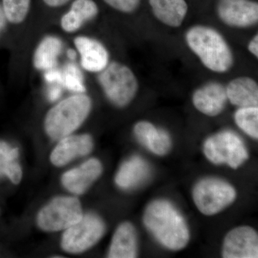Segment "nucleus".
Listing matches in <instances>:
<instances>
[{
	"label": "nucleus",
	"mask_w": 258,
	"mask_h": 258,
	"mask_svg": "<svg viewBox=\"0 0 258 258\" xmlns=\"http://www.w3.org/2000/svg\"><path fill=\"white\" fill-rule=\"evenodd\" d=\"M227 101L226 88L217 81L205 83L192 95V103L195 108L200 113L210 117L221 114Z\"/></svg>",
	"instance_id": "obj_12"
},
{
	"label": "nucleus",
	"mask_w": 258,
	"mask_h": 258,
	"mask_svg": "<svg viewBox=\"0 0 258 258\" xmlns=\"http://www.w3.org/2000/svg\"><path fill=\"white\" fill-rule=\"evenodd\" d=\"M93 147V139L88 134L68 136L61 139L52 151L51 162L57 166L66 165L76 158L88 155Z\"/></svg>",
	"instance_id": "obj_13"
},
{
	"label": "nucleus",
	"mask_w": 258,
	"mask_h": 258,
	"mask_svg": "<svg viewBox=\"0 0 258 258\" xmlns=\"http://www.w3.org/2000/svg\"><path fill=\"white\" fill-rule=\"evenodd\" d=\"M30 5L31 0H3L2 6L8 23L20 25L26 20Z\"/></svg>",
	"instance_id": "obj_23"
},
{
	"label": "nucleus",
	"mask_w": 258,
	"mask_h": 258,
	"mask_svg": "<svg viewBox=\"0 0 258 258\" xmlns=\"http://www.w3.org/2000/svg\"><path fill=\"white\" fill-rule=\"evenodd\" d=\"M74 44L79 54L81 67L87 72L99 74L109 64V52L96 38L80 35L75 37Z\"/></svg>",
	"instance_id": "obj_11"
},
{
	"label": "nucleus",
	"mask_w": 258,
	"mask_h": 258,
	"mask_svg": "<svg viewBox=\"0 0 258 258\" xmlns=\"http://www.w3.org/2000/svg\"><path fill=\"white\" fill-rule=\"evenodd\" d=\"M69 1L70 0H43L47 6L52 8H60V7L67 4Z\"/></svg>",
	"instance_id": "obj_28"
},
{
	"label": "nucleus",
	"mask_w": 258,
	"mask_h": 258,
	"mask_svg": "<svg viewBox=\"0 0 258 258\" xmlns=\"http://www.w3.org/2000/svg\"><path fill=\"white\" fill-rule=\"evenodd\" d=\"M83 216L81 205L77 198L60 197L42 209L37 216V225L42 230L57 232L74 225Z\"/></svg>",
	"instance_id": "obj_7"
},
{
	"label": "nucleus",
	"mask_w": 258,
	"mask_h": 258,
	"mask_svg": "<svg viewBox=\"0 0 258 258\" xmlns=\"http://www.w3.org/2000/svg\"><path fill=\"white\" fill-rule=\"evenodd\" d=\"M225 88L231 104L238 108L258 107V86L254 79L247 76L237 77Z\"/></svg>",
	"instance_id": "obj_17"
},
{
	"label": "nucleus",
	"mask_w": 258,
	"mask_h": 258,
	"mask_svg": "<svg viewBox=\"0 0 258 258\" xmlns=\"http://www.w3.org/2000/svg\"><path fill=\"white\" fill-rule=\"evenodd\" d=\"M134 134L139 143L160 157L167 154L172 146L169 134L147 120H141L136 123Z\"/></svg>",
	"instance_id": "obj_15"
},
{
	"label": "nucleus",
	"mask_w": 258,
	"mask_h": 258,
	"mask_svg": "<svg viewBox=\"0 0 258 258\" xmlns=\"http://www.w3.org/2000/svg\"><path fill=\"white\" fill-rule=\"evenodd\" d=\"M138 253V242L135 227L130 222L118 226L112 238L108 257L134 258Z\"/></svg>",
	"instance_id": "obj_18"
},
{
	"label": "nucleus",
	"mask_w": 258,
	"mask_h": 258,
	"mask_svg": "<svg viewBox=\"0 0 258 258\" xmlns=\"http://www.w3.org/2000/svg\"><path fill=\"white\" fill-rule=\"evenodd\" d=\"M106 4L120 13H134L138 9L142 0H103Z\"/></svg>",
	"instance_id": "obj_25"
},
{
	"label": "nucleus",
	"mask_w": 258,
	"mask_h": 258,
	"mask_svg": "<svg viewBox=\"0 0 258 258\" xmlns=\"http://www.w3.org/2000/svg\"><path fill=\"white\" fill-rule=\"evenodd\" d=\"M91 108L92 100L84 92L64 98L47 112L44 121L45 132L54 140L71 135L87 119Z\"/></svg>",
	"instance_id": "obj_3"
},
{
	"label": "nucleus",
	"mask_w": 258,
	"mask_h": 258,
	"mask_svg": "<svg viewBox=\"0 0 258 258\" xmlns=\"http://www.w3.org/2000/svg\"><path fill=\"white\" fill-rule=\"evenodd\" d=\"M225 258L258 257V235L249 226L235 227L226 235L222 244Z\"/></svg>",
	"instance_id": "obj_10"
},
{
	"label": "nucleus",
	"mask_w": 258,
	"mask_h": 258,
	"mask_svg": "<svg viewBox=\"0 0 258 258\" xmlns=\"http://www.w3.org/2000/svg\"><path fill=\"white\" fill-rule=\"evenodd\" d=\"M217 13L231 28H250L258 22V4L252 0H218Z\"/></svg>",
	"instance_id": "obj_9"
},
{
	"label": "nucleus",
	"mask_w": 258,
	"mask_h": 258,
	"mask_svg": "<svg viewBox=\"0 0 258 258\" xmlns=\"http://www.w3.org/2000/svg\"><path fill=\"white\" fill-rule=\"evenodd\" d=\"M103 167L98 159H91L79 167L64 173L62 183L71 192L81 195L84 193L101 175Z\"/></svg>",
	"instance_id": "obj_14"
},
{
	"label": "nucleus",
	"mask_w": 258,
	"mask_h": 258,
	"mask_svg": "<svg viewBox=\"0 0 258 258\" xmlns=\"http://www.w3.org/2000/svg\"><path fill=\"white\" fill-rule=\"evenodd\" d=\"M247 49H248L249 52L251 54H252L257 58L258 57V35L256 34L255 35L252 39L249 42L248 45H247Z\"/></svg>",
	"instance_id": "obj_27"
},
{
	"label": "nucleus",
	"mask_w": 258,
	"mask_h": 258,
	"mask_svg": "<svg viewBox=\"0 0 258 258\" xmlns=\"http://www.w3.org/2000/svg\"><path fill=\"white\" fill-rule=\"evenodd\" d=\"M237 198L234 186L216 177L204 178L194 186L192 199L199 211L212 216L228 208Z\"/></svg>",
	"instance_id": "obj_6"
},
{
	"label": "nucleus",
	"mask_w": 258,
	"mask_h": 258,
	"mask_svg": "<svg viewBox=\"0 0 258 258\" xmlns=\"http://www.w3.org/2000/svg\"><path fill=\"white\" fill-rule=\"evenodd\" d=\"M99 13L93 0H75L71 8L60 19V28L68 34L76 33Z\"/></svg>",
	"instance_id": "obj_16"
},
{
	"label": "nucleus",
	"mask_w": 258,
	"mask_h": 258,
	"mask_svg": "<svg viewBox=\"0 0 258 258\" xmlns=\"http://www.w3.org/2000/svg\"><path fill=\"white\" fill-rule=\"evenodd\" d=\"M8 23H8L6 16H5L3 6H2V5H0V36H1L3 32H4Z\"/></svg>",
	"instance_id": "obj_29"
},
{
	"label": "nucleus",
	"mask_w": 258,
	"mask_h": 258,
	"mask_svg": "<svg viewBox=\"0 0 258 258\" xmlns=\"http://www.w3.org/2000/svg\"><path fill=\"white\" fill-rule=\"evenodd\" d=\"M236 125L249 137L258 138V107L238 108L235 113Z\"/></svg>",
	"instance_id": "obj_22"
},
{
	"label": "nucleus",
	"mask_w": 258,
	"mask_h": 258,
	"mask_svg": "<svg viewBox=\"0 0 258 258\" xmlns=\"http://www.w3.org/2000/svg\"><path fill=\"white\" fill-rule=\"evenodd\" d=\"M63 43L60 37L47 35L39 42L33 54L34 67L37 71H51L55 67L62 53Z\"/></svg>",
	"instance_id": "obj_20"
},
{
	"label": "nucleus",
	"mask_w": 258,
	"mask_h": 258,
	"mask_svg": "<svg viewBox=\"0 0 258 258\" xmlns=\"http://www.w3.org/2000/svg\"><path fill=\"white\" fill-rule=\"evenodd\" d=\"M185 40L203 66L212 72L225 74L233 66L232 49L216 29L206 25H195L186 31Z\"/></svg>",
	"instance_id": "obj_2"
},
{
	"label": "nucleus",
	"mask_w": 258,
	"mask_h": 258,
	"mask_svg": "<svg viewBox=\"0 0 258 258\" xmlns=\"http://www.w3.org/2000/svg\"><path fill=\"white\" fill-rule=\"evenodd\" d=\"M97 79L107 99L118 108L128 106L138 93L137 76L128 66L118 61L110 62Z\"/></svg>",
	"instance_id": "obj_4"
},
{
	"label": "nucleus",
	"mask_w": 258,
	"mask_h": 258,
	"mask_svg": "<svg viewBox=\"0 0 258 258\" xmlns=\"http://www.w3.org/2000/svg\"><path fill=\"white\" fill-rule=\"evenodd\" d=\"M18 156V148L11 147L6 142L0 141V164H7L15 161Z\"/></svg>",
	"instance_id": "obj_26"
},
{
	"label": "nucleus",
	"mask_w": 258,
	"mask_h": 258,
	"mask_svg": "<svg viewBox=\"0 0 258 258\" xmlns=\"http://www.w3.org/2000/svg\"><path fill=\"white\" fill-rule=\"evenodd\" d=\"M155 18L171 28H179L187 15L185 0H149Z\"/></svg>",
	"instance_id": "obj_19"
},
{
	"label": "nucleus",
	"mask_w": 258,
	"mask_h": 258,
	"mask_svg": "<svg viewBox=\"0 0 258 258\" xmlns=\"http://www.w3.org/2000/svg\"><path fill=\"white\" fill-rule=\"evenodd\" d=\"M148 230L166 249L185 248L190 240V231L184 217L171 202L156 200L148 205L143 217Z\"/></svg>",
	"instance_id": "obj_1"
},
{
	"label": "nucleus",
	"mask_w": 258,
	"mask_h": 258,
	"mask_svg": "<svg viewBox=\"0 0 258 258\" xmlns=\"http://www.w3.org/2000/svg\"><path fill=\"white\" fill-rule=\"evenodd\" d=\"M149 166L139 157L130 158L120 166L116 175L115 184L123 189H128L140 184L147 178Z\"/></svg>",
	"instance_id": "obj_21"
},
{
	"label": "nucleus",
	"mask_w": 258,
	"mask_h": 258,
	"mask_svg": "<svg viewBox=\"0 0 258 258\" xmlns=\"http://www.w3.org/2000/svg\"><path fill=\"white\" fill-rule=\"evenodd\" d=\"M203 152L212 164H226L235 169L249 158L243 141L231 130L220 131L208 137L204 142Z\"/></svg>",
	"instance_id": "obj_5"
},
{
	"label": "nucleus",
	"mask_w": 258,
	"mask_h": 258,
	"mask_svg": "<svg viewBox=\"0 0 258 258\" xmlns=\"http://www.w3.org/2000/svg\"><path fill=\"white\" fill-rule=\"evenodd\" d=\"M3 176H8L12 182L18 184L23 177V171L20 164L16 161L0 164V177Z\"/></svg>",
	"instance_id": "obj_24"
},
{
	"label": "nucleus",
	"mask_w": 258,
	"mask_h": 258,
	"mask_svg": "<svg viewBox=\"0 0 258 258\" xmlns=\"http://www.w3.org/2000/svg\"><path fill=\"white\" fill-rule=\"evenodd\" d=\"M106 230L104 223L95 215H83L80 221L66 229L62 235V249L69 253H81L95 245Z\"/></svg>",
	"instance_id": "obj_8"
}]
</instances>
